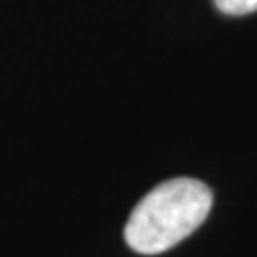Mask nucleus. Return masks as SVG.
<instances>
[{
	"label": "nucleus",
	"mask_w": 257,
	"mask_h": 257,
	"mask_svg": "<svg viewBox=\"0 0 257 257\" xmlns=\"http://www.w3.org/2000/svg\"><path fill=\"white\" fill-rule=\"evenodd\" d=\"M211 204V191L198 179L175 177L164 181L134 208L124 238L138 253H162L202 225Z\"/></svg>",
	"instance_id": "1"
},
{
	"label": "nucleus",
	"mask_w": 257,
	"mask_h": 257,
	"mask_svg": "<svg viewBox=\"0 0 257 257\" xmlns=\"http://www.w3.org/2000/svg\"><path fill=\"white\" fill-rule=\"evenodd\" d=\"M213 4L227 16H246L257 12V0H213Z\"/></svg>",
	"instance_id": "2"
}]
</instances>
